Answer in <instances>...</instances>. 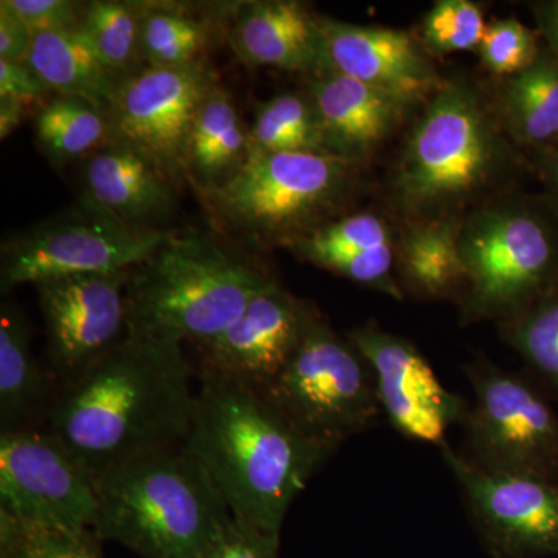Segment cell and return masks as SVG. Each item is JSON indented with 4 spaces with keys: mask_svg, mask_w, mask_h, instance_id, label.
Segmentation results:
<instances>
[{
    "mask_svg": "<svg viewBox=\"0 0 558 558\" xmlns=\"http://www.w3.org/2000/svg\"><path fill=\"white\" fill-rule=\"evenodd\" d=\"M194 402L182 344L126 336L65 385L47 432L97 481L135 459L183 446Z\"/></svg>",
    "mask_w": 558,
    "mask_h": 558,
    "instance_id": "cell-1",
    "label": "cell"
},
{
    "mask_svg": "<svg viewBox=\"0 0 558 558\" xmlns=\"http://www.w3.org/2000/svg\"><path fill=\"white\" fill-rule=\"evenodd\" d=\"M183 449L234 517L275 535L332 454L304 438L264 389L209 369L196 391Z\"/></svg>",
    "mask_w": 558,
    "mask_h": 558,
    "instance_id": "cell-2",
    "label": "cell"
},
{
    "mask_svg": "<svg viewBox=\"0 0 558 558\" xmlns=\"http://www.w3.org/2000/svg\"><path fill=\"white\" fill-rule=\"evenodd\" d=\"M521 170L495 105L468 78L444 80L407 135L389 197L402 222L461 219L513 190Z\"/></svg>",
    "mask_w": 558,
    "mask_h": 558,
    "instance_id": "cell-3",
    "label": "cell"
},
{
    "mask_svg": "<svg viewBox=\"0 0 558 558\" xmlns=\"http://www.w3.org/2000/svg\"><path fill=\"white\" fill-rule=\"evenodd\" d=\"M458 248L465 325H508L558 292V209L546 194L510 190L468 213Z\"/></svg>",
    "mask_w": 558,
    "mask_h": 558,
    "instance_id": "cell-4",
    "label": "cell"
},
{
    "mask_svg": "<svg viewBox=\"0 0 558 558\" xmlns=\"http://www.w3.org/2000/svg\"><path fill=\"white\" fill-rule=\"evenodd\" d=\"M95 483V534L149 558H204L233 517L183 446L135 459Z\"/></svg>",
    "mask_w": 558,
    "mask_h": 558,
    "instance_id": "cell-5",
    "label": "cell"
},
{
    "mask_svg": "<svg viewBox=\"0 0 558 558\" xmlns=\"http://www.w3.org/2000/svg\"><path fill=\"white\" fill-rule=\"evenodd\" d=\"M271 281L205 234L174 233L131 274L128 336L205 347Z\"/></svg>",
    "mask_w": 558,
    "mask_h": 558,
    "instance_id": "cell-6",
    "label": "cell"
},
{
    "mask_svg": "<svg viewBox=\"0 0 558 558\" xmlns=\"http://www.w3.org/2000/svg\"><path fill=\"white\" fill-rule=\"evenodd\" d=\"M360 168L329 154H252L230 182L204 197L222 226L256 247H292L337 218L354 196Z\"/></svg>",
    "mask_w": 558,
    "mask_h": 558,
    "instance_id": "cell-7",
    "label": "cell"
},
{
    "mask_svg": "<svg viewBox=\"0 0 558 558\" xmlns=\"http://www.w3.org/2000/svg\"><path fill=\"white\" fill-rule=\"evenodd\" d=\"M264 391L304 438L332 453L381 413L369 363L319 315Z\"/></svg>",
    "mask_w": 558,
    "mask_h": 558,
    "instance_id": "cell-8",
    "label": "cell"
},
{
    "mask_svg": "<svg viewBox=\"0 0 558 558\" xmlns=\"http://www.w3.org/2000/svg\"><path fill=\"white\" fill-rule=\"evenodd\" d=\"M172 234L174 231L130 226L81 199L3 244L2 292L44 279L135 269Z\"/></svg>",
    "mask_w": 558,
    "mask_h": 558,
    "instance_id": "cell-9",
    "label": "cell"
},
{
    "mask_svg": "<svg viewBox=\"0 0 558 558\" xmlns=\"http://www.w3.org/2000/svg\"><path fill=\"white\" fill-rule=\"evenodd\" d=\"M473 403L462 422L468 461L492 473L558 483V414L519 376L476 359L468 366Z\"/></svg>",
    "mask_w": 558,
    "mask_h": 558,
    "instance_id": "cell-10",
    "label": "cell"
},
{
    "mask_svg": "<svg viewBox=\"0 0 558 558\" xmlns=\"http://www.w3.org/2000/svg\"><path fill=\"white\" fill-rule=\"evenodd\" d=\"M215 87V75L205 65L137 70L121 81L110 106L109 143L135 150L180 189L189 180L194 121Z\"/></svg>",
    "mask_w": 558,
    "mask_h": 558,
    "instance_id": "cell-11",
    "label": "cell"
},
{
    "mask_svg": "<svg viewBox=\"0 0 558 558\" xmlns=\"http://www.w3.org/2000/svg\"><path fill=\"white\" fill-rule=\"evenodd\" d=\"M0 512L31 526L86 534L97 526V483L50 432L0 433Z\"/></svg>",
    "mask_w": 558,
    "mask_h": 558,
    "instance_id": "cell-12",
    "label": "cell"
},
{
    "mask_svg": "<svg viewBox=\"0 0 558 558\" xmlns=\"http://www.w3.org/2000/svg\"><path fill=\"white\" fill-rule=\"evenodd\" d=\"M470 513L497 558L558 554V483L537 476L492 473L440 447Z\"/></svg>",
    "mask_w": 558,
    "mask_h": 558,
    "instance_id": "cell-13",
    "label": "cell"
},
{
    "mask_svg": "<svg viewBox=\"0 0 558 558\" xmlns=\"http://www.w3.org/2000/svg\"><path fill=\"white\" fill-rule=\"evenodd\" d=\"M130 277L128 271L70 275L35 284L51 368L65 385L128 336Z\"/></svg>",
    "mask_w": 558,
    "mask_h": 558,
    "instance_id": "cell-14",
    "label": "cell"
},
{
    "mask_svg": "<svg viewBox=\"0 0 558 558\" xmlns=\"http://www.w3.org/2000/svg\"><path fill=\"white\" fill-rule=\"evenodd\" d=\"M348 339L369 363L381 413L392 427L417 442L446 446L447 433L462 425L470 405L444 387L421 351L371 323L352 329Z\"/></svg>",
    "mask_w": 558,
    "mask_h": 558,
    "instance_id": "cell-15",
    "label": "cell"
},
{
    "mask_svg": "<svg viewBox=\"0 0 558 558\" xmlns=\"http://www.w3.org/2000/svg\"><path fill=\"white\" fill-rule=\"evenodd\" d=\"M317 315L274 279L230 328L205 344L207 369L266 389L293 357Z\"/></svg>",
    "mask_w": 558,
    "mask_h": 558,
    "instance_id": "cell-16",
    "label": "cell"
},
{
    "mask_svg": "<svg viewBox=\"0 0 558 558\" xmlns=\"http://www.w3.org/2000/svg\"><path fill=\"white\" fill-rule=\"evenodd\" d=\"M325 73H337L424 106L442 86L424 44L411 33L322 17Z\"/></svg>",
    "mask_w": 558,
    "mask_h": 558,
    "instance_id": "cell-17",
    "label": "cell"
},
{
    "mask_svg": "<svg viewBox=\"0 0 558 558\" xmlns=\"http://www.w3.org/2000/svg\"><path fill=\"white\" fill-rule=\"evenodd\" d=\"M329 156L365 167L409 119L413 102L337 73L314 76L307 90Z\"/></svg>",
    "mask_w": 558,
    "mask_h": 558,
    "instance_id": "cell-18",
    "label": "cell"
},
{
    "mask_svg": "<svg viewBox=\"0 0 558 558\" xmlns=\"http://www.w3.org/2000/svg\"><path fill=\"white\" fill-rule=\"evenodd\" d=\"M319 269L332 271L389 299H405L398 281V231L384 216L357 211L312 231L290 247Z\"/></svg>",
    "mask_w": 558,
    "mask_h": 558,
    "instance_id": "cell-19",
    "label": "cell"
},
{
    "mask_svg": "<svg viewBox=\"0 0 558 558\" xmlns=\"http://www.w3.org/2000/svg\"><path fill=\"white\" fill-rule=\"evenodd\" d=\"M230 46L252 68L325 73L322 17L296 0L242 3L231 25Z\"/></svg>",
    "mask_w": 558,
    "mask_h": 558,
    "instance_id": "cell-20",
    "label": "cell"
},
{
    "mask_svg": "<svg viewBox=\"0 0 558 558\" xmlns=\"http://www.w3.org/2000/svg\"><path fill=\"white\" fill-rule=\"evenodd\" d=\"M83 186V199L140 229H157L154 223L174 209L179 191L148 160L116 143L87 157Z\"/></svg>",
    "mask_w": 558,
    "mask_h": 558,
    "instance_id": "cell-21",
    "label": "cell"
},
{
    "mask_svg": "<svg viewBox=\"0 0 558 558\" xmlns=\"http://www.w3.org/2000/svg\"><path fill=\"white\" fill-rule=\"evenodd\" d=\"M27 64L50 92L81 98L106 116L123 81L98 57L80 25L35 35Z\"/></svg>",
    "mask_w": 558,
    "mask_h": 558,
    "instance_id": "cell-22",
    "label": "cell"
},
{
    "mask_svg": "<svg viewBox=\"0 0 558 558\" xmlns=\"http://www.w3.org/2000/svg\"><path fill=\"white\" fill-rule=\"evenodd\" d=\"M461 219L402 222L396 270L403 295L458 303L465 281L458 248Z\"/></svg>",
    "mask_w": 558,
    "mask_h": 558,
    "instance_id": "cell-23",
    "label": "cell"
},
{
    "mask_svg": "<svg viewBox=\"0 0 558 558\" xmlns=\"http://www.w3.org/2000/svg\"><path fill=\"white\" fill-rule=\"evenodd\" d=\"M252 156V137L230 95L215 87L191 131L186 178L202 194L230 182Z\"/></svg>",
    "mask_w": 558,
    "mask_h": 558,
    "instance_id": "cell-24",
    "label": "cell"
},
{
    "mask_svg": "<svg viewBox=\"0 0 558 558\" xmlns=\"http://www.w3.org/2000/svg\"><path fill=\"white\" fill-rule=\"evenodd\" d=\"M505 131L519 148L539 154L558 143V60L548 49L531 68L506 78L495 102Z\"/></svg>",
    "mask_w": 558,
    "mask_h": 558,
    "instance_id": "cell-25",
    "label": "cell"
},
{
    "mask_svg": "<svg viewBox=\"0 0 558 558\" xmlns=\"http://www.w3.org/2000/svg\"><path fill=\"white\" fill-rule=\"evenodd\" d=\"M50 381L32 352L31 328L21 310L0 311V433L32 428L50 405Z\"/></svg>",
    "mask_w": 558,
    "mask_h": 558,
    "instance_id": "cell-26",
    "label": "cell"
},
{
    "mask_svg": "<svg viewBox=\"0 0 558 558\" xmlns=\"http://www.w3.org/2000/svg\"><path fill=\"white\" fill-rule=\"evenodd\" d=\"M211 31L178 7L145 5L140 17V60L148 68L183 69L204 65Z\"/></svg>",
    "mask_w": 558,
    "mask_h": 558,
    "instance_id": "cell-27",
    "label": "cell"
},
{
    "mask_svg": "<svg viewBox=\"0 0 558 558\" xmlns=\"http://www.w3.org/2000/svg\"><path fill=\"white\" fill-rule=\"evenodd\" d=\"M36 137L51 160L70 161L92 156L109 145V120L90 102L57 97L36 113Z\"/></svg>",
    "mask_w": 558,
    "mask_h": 558,
    "instance_id": "cell-28",
    "label": "cell"
},
{
    "mask_svg": "<svg viewBox=\"0 0 558 558\" xmlns=\"http://www.w3.org/2000/svg\"><path fill=\"white\" fill-rule=\"evenodd\" d=\"M252 154H328L310 95L279 94L263 102L250 128Z\"/></svg>",
    "mask_w": 558,
    "mask_h": 558,
    "instance_id": "cell-29",
    "label": "cell"
},
{
    "mask_svg": "<svg viewBox=\"0 0 558 558\" xmlns=\"http://www.w3.org/2000/svg\"><path fill=\"white\" fill-rule=\"evenodd\" d=\"M143 3L94 0L84 3L81 31L86 33L102 62L121 78L137 72L140 17Z\"/></svg>",
    "mask_w": 558,
    "mask_h": 558,
    "instance_id": "cell-30",
    "label": "cell"
},
{
    "mask_svg": "<svg viewBox=\"0 0 558 558\" xmlns=\"http://www.w3.org/2000/svg\"><path fill=\"white\" fill-rule=\"evenodd\" d=\"M499 329L529 368L558 392V292Z\"/></svg>",
    "mask_w": 558,
    "mask_h": 558,
    "instance_id": "cell-31",
    "label": "cell"
},
{
    "mask_svg": "<svg viewBox=\"0 0 558 558\" xmlns=\"http://www.w3.org/2000/svg\"><path fill=\"white\" fill-rule=\"evenodd\" d=\"M487 22L472 0H438L422 21L421 43L429 54L478 49Z\"/></svg>",
    "mask_w": 558,
    "mask_h": 558,
    "instance_id": "cell-32",
    "label": "cell"
},
{
    "mask_svg": "<svg viewBox=\"0 0 558 558\" xmlns=\"http://www.w3.org/2000/svg\"><path fill=\"white\" fill-rule=\"evenodd\" d=\"M3 558H98L90 532L64 534L31 526L0 512Z\"/></svg>",
    "mask_w": 558,
    "mask_h": 558,
    "instance_id": "cell-33",
    "label": "cell"
},
{
    "mask_svg": "<svg viewBox=\"0 0 558 558\" xmlns=\"http://www.w3.org/2000/svg\"><path fill=\"white\" fill-rule=\"evenodd\" d=\"M478 51L488 72L510 78L531 68L543 49L538 46V33L508 17L487 24Z\"/></svg>",
    "mask_w": 558,
    "mask_h": 558,
    "instance_id": "cell-34",
    "label": "cell"
},
{
    "mask_svg": "<svg viewBox=\"0 0 558 558\" xmlns=\"http://www.w3.org/2000/svg\"><path fill=\"white\" fill-rule=\"evenodd\" d=\"M278 546L279 535L233 515L204 558H277Z\"/></svg>",
    "mask_w": 558,
    "mask_h": 558,
    "instance_id": "cell-35",
    "label": "cell"
},
{
    "mask_svg": "<svg viewBox=\"0 0 558 558\" xmlns=\"http://www.w3.org/2000/svg\"><path fill=\"white\" fill-rule=\"evenodd\" d=\"M33 36L78 27L84 3L72 0H5Z\"/></svg>",
    "mask_w": 558,
    "mask_h": 558,
    "instance_id": "cell-36",
    "label": "cell"
},
{
    "mask_svg": "<svg viewBox=\"0 0 558 558\" xmlns=\"http://www.w3.org/2000/svg\"><path fill=\"white\" fill-rule=\"evenodd\" d=\"M50 92L27 62L0 60V97L16 98L27 108Z\"/></svg>",
    "mask_w": 558,
    "mask_h": 558,
    "instance_id": "cell-37",
    "label": "cell"
},
{
    "mask_svg": "<svg viewBox=\"0 0 558 558\" xmlns=\"http://www.w3.org/2000/svg\"><path fill=\"white\" fill-rule=\"evenodd\" d=\"M33 33L28 31L7 5L5 0L0 2V60L13 62H27L33 44Z\"/></svg>",
    "mask_w": 558,
    "mask_h": 558,
    "instance_id": "cell-38",
    "label": "cell"
},
{
    "mask_svg": "<svg viewBox=\"0 0 558 558\" xmlns=\"http://www.w3.org/2000/svg\"><path fill=\"white\" fill-rule=\"evenodd\" d=\"M538 35L545 39L546 49L558 60V0L532 3Z\"/></svg>",
    "mask_w": 558,
    "mask_h": 558,
    "instance_id": "cell-39",
    "label": "cell"
},
{
    "mask_svg": "<svg viewBox=\"0 0 558 558\" xmlns=\"http://www.w3.org/2000/svg\"><path fill=\"white\" fill-rule=\"evenodd\" d=\"M534 168L545 185L546 196L558 209V149L535 154Z\"/></svg>",
    "mask_w": 558,
    "mask_h": 558,
    "instance_id": "cell-40",
    "label": "cell"
},
{
    "mask_svg": "<svg viewBox=\"0 0 558 558\" xmlns=\"http://www.w3.org/2000/svg\"><path fill=\"white\" fill-rule=\"evenodd\" d=\"M27 109V106L16 98L0 97V138L5 140L20 126Z\"/></svg>",
    "mask_w": 558,
    "mask_h": 558,
    "instance_id": "cell-41",
    "label": "cell"
},
{
    "mask_svg": "<svg viewBox=\"0 0 558 558\" xmlns=\"http://www.w3.org/2000/svg\"><path fill=\"white\" fill-rule=\"evenodd\" d=\"M556 149H558V143H557Z\"/></svg>",
    "mask_w": 558,
    "mask_h": 558,
    "instance_id": "cell-42",
    "label": "cell"
}]
</instances>
